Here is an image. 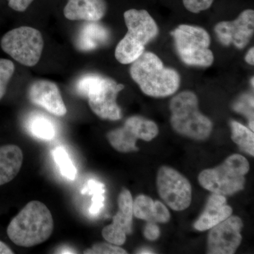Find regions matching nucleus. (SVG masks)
Listing matches in <instances>:
<instances>
[{"label":"nucleus","mask_w":254,"mask_h":254,"mask_svg":"<svg viewBox=\"0 0 254 254\" xmlns=\"http://www.w3.org/2000/svg\"><path fill=\"white\" fill-rule=\"evenodd\" d=\"M54 228L53 215L44 203L29 202L10 222L8 237L15 245L32 247L50 238Z\"/></svg>","instance_id":"f257e3e1"},{"label":"nucleus","mask_w":254,"mask_h":254,"mask_svg":"<svg viewBox=\"0 0 254 254\" xmlns=\"http://www.w3.org/2000/svg\"><path fill=\"white\" fill-rule=\"evenodd\" d=\"M130 74L143 93L155 98L174 94L180 87L179 73L165 67L161 60L153 53H143L131 63Z\"/></svg>","instance_id":"f03ea898"},{"label":"nucleus","mask_w":254,"mask_h":254,"mask_svg":"<svg viewBox=\"0 0 254 254\" xmlns=\"http://www.w3.org/2000/svg\"><path fill=\"white\" fill-rule=\"evenodd\" d=\"M124 17L128 31L117 46L115 55L119 63L128 64L144 53L145 45L157 36L158 28L145 10H128Z\"/></svg>","instance_id":"7ed1b4c3"},{"label":"nucleus","mask_w":254,"mask_h":254,"mask_svg":"<svg viewBox=\"0 0 254 254\" xmlns=\"http://www.w3.org/2000/svg\"><path fill=\"white\" fill-rule=\"evenodd\" d=\"M123 84L112 78L98 74H86L76 83V91L88 98L92 111L99 118L115 121L122 118V112L117 103Z\"/></svg>","instance_id":"20e7f679"},{"label":"nucleus","mask_w":254,"mask_h":254,"mask_svg":"<svg viewBox=\"0 0 254 254\" xmlns=\"http://www.w3.org/2000/svg\"><path fill=\"white\" fill-rule=\"evenodd\" d=\"M171 124L180 134L195 140L208 138L213 129V124L198 110L196 95L184 91L174 97L170 102Z\"/></svg>","instance_id":"39448f33"},{"label":"nucleus","mask_w":254,"mask_h":254,"mask_svg":"<svg viewBox=\"0 0 254 254\" xmlns=\"http://www.w3.org/2000/svg\"><path fill=\"white\" fill-rule=\"evenodd\" d=\"M249 170L250 163L247 159L234 154L218 167L202 171L198 181L203 188L213 193L232 195L243 190Z\"/></svg>","instance_id":"423d86ee"},{"label":"nucleus","mask_w":254,"mask_h":254,"mask_svg":"<svg viewBox=\"0 0 254 254\" xmlns=\"http://www.w3.org/2000/svg\"><path fill=\"white\" fill-rule=\"evenodd\" d=\"M179 56L190 66H210L214 56L209 49L210 37L203 28L182 24L171 33Z\"/></svg>","instance_id":"0eeeda50"},{"label":"nucleus","mask_w":254,"mask_h":254,"mask_svg":"<svg viewBox=\"0 0 254 254\" xmlns=\"http://www.w3.org/2000/svg\"><path fill=\"white\" fill-rule=\"evenodd\" d=\"M0 47L13 60L26 66H33L41 60L44 41L36 28L21 26L6 32Z\"/></svg>","instance_id":"6e6552de"},{"label":"nucleus","mask_w":254,"mask_h":254,"mask_svg":"<svg viewBox=\"0 0 254 254\" xmlns=\"http://www.w3.org/2000/svg\"><path fill=\"white\" fill-rule=\"evenodd\" d=\"M158 133V126L153 121L134 116L127 119L123 127L109 132L107 136L115 149L127 153L138 150L137 139L151 141Z\"/></svg>","instance_id":"1a4fd4ad"},{"label":"nucleus","mask_w":254,"mask_h":254,"mask_svg":"<svg viewBox=\"0 0 254 254\" xmlns=\"http://www.w3.org/2000/svg\"><path fill=\"white\" fill-rule=\"evenodd\" d=\"M159 194L173 210L181 211L190 206L191 187L181 174L169 167H162L157 176Z\"/></svg>","instance_id":"9d476101"},{"label":"nucleus","mask_w":254,"mask_h":254,"mask_svg":"<svg viewBox=\"0 0 254 254\" xmlns=\"http://www.w3.org/2000/svg\"><path fill=\"white\" fill-rule=\"evenodd\" d=\"M242 220L231 216L212 227L208 237V254L235 253L242 242Z\"/></svg>","instance_id":"9b49d317"},{"label":"nucleus","mask_w":254,"mask_h":254,"mask_svg":"<svg viewBox=\"0 0 254 254\" xmlns=\"http://www.w3.org/2000/svg\"><path fill=\"white\" fill-rule=\"evenodd\" d=\"M254 29V10L247 9L234 21L218 23L215 26V32L222 44H232L239 49H243L250 43Z\"/></svg>","instance_id":"f8f14e48"},{"label":"nucleus","mask_w":254,"mask_h":254,"mask_svg":"<svg viewBox=\"0 0 254 254\" xmlns=\"http://www.w3.org/2000/svg\"><path fill=\"white\" fill-rule=\"evenodd\" d=\"M33 104L41 107L55 116H64L67 113L59 88L53 82L38 80L32 83L28 92Z\"/></svg>","instance_id":"ddd939ff"},{"label":"nucleus","mask_w":254,"mask_h":254,"mask_svg":"<svg viewBox=\"0 0 254 254\" xmlns=\"http://www.w3.org/2000/svg\"><path fill=\"white\" fill-rule=\"evenodd\" d=\"M106 11L105 0H68L64 15L70 21H99Z\"/></svg>","instance_id":"4468645a"},{"label":"nucleus","mask_w":254,"mask_h":254,"mask_svg":"<svg viewBox=\"0 0 254 254\" xmlns=\"http://www.w3.org/2000/svg\"><path fill=\"white\" fill-rule=\"evenodd\" d=\"M232 213V209L227 204L226 198L222 195H210L204 211L194 223L195 229L199 231L210 230Z\"/></svg>","instance_id":"2eb2a0df"},{"label":"nucleus","mask_w":254,"mask_h":254,"mask_svg":"<svg viewBox=\"0 0 254 254\" xmlns=\"http://www.w3.org/2000/svg\"><path fill=\"white\" fill-rule=\"evenodd\" d=\"M23 160L22 150L17 145L0 146V186L9 183L17 176Z\"/></svg>","instance_id":"dca6fc26"},{"label":"nucleus","mask_w":254,"mask_h":254,"mask_svg":"<svg viewBox=\"0 0 254 254\" xmlns=\"http://www.w3.org/2000/svg\"><path fill=\"white\" fill-rule=\"evenodd\" d=\"M110 37V31L101 23L86 21L78 33L76 46L83 51H90L108 43Z\"/></svg>","instance_id":"f3484780"},{"label":"nucleus","mask_w":254,"mask_h":254,"mask_svg":"<svg viewBox=\"0 0 254 254\" xmlns=\"http://www.w3.org/2000/svg\"><path fill=\"white\" fill-rule=\"evenodd\" d=\"M26 128L32 136L45 141L53 139L56 134L54 123L44 114H31L26 122Z\"/></svg>","instance_id":"a211bd4d"},{"label":"nucleus","mask_w":254,"mask_h":254,"mask_svg":"<svg viewBox=\"0 0 254 254\" xmlns=\"http://www.w3.org/2000/svg\"><path fill=\"white\" fill-rule=\"evenodd\" d=\"M105 186L104 184L95 180H90L81 190L82 194L92 195L89 213L98 216L105 206Z\"/></svg>","instance_id":"6ab92c4d"},{"label":"nucleus","mask_w":254,"mask_h":254,"mask_svg":"<svg viewBox=\"0 0 254 254\" xmlns=\"http://www.w3.org/2000/svg\"><path fill=\"white\" fill-rule=\"evenodd\" d=\"M232 141L241 149L251 155H254V135L253 131L236 121L231 123Z\"/></svg>","instance_id":"aec40b11"},{"label":"nucleus","mask_w":254,"mask_h":254,"mask_svg":"<svg viewBox=\"0 0 254 254\" xmlns=\"http://www.w3.org/2000/svg\"><path fill=\"white\" fill-rule=\"evenodd\" d=\"M53 155L55 162L59 167L60 173L67 180H75L77 175V170L66 150L63 147H57L53 150Z\"/></svg>","instance_id":"412c9836"},{"label":"nucleus","mask_w":254,"mask_h":254,"mask_svg":"<svg viewBox=\"0 0 254 254\" xmlns=\"http://www.w3.org/2000/svg\"><path fill=\"white\" fill-rule=\"evenodd\" d=\"M154 201L145 195H140L133 203V214L137 218L153 221Z\"/></svg>","instance_id":"4be33fe9"},{"label":"nucleus","mask_w":254,"mask_h":254,"mask_svg":"<svg viewBox=\"0 0 254 254\" xmlns=\"http://www.w3.org/2000/svg\"><path fill=\"white\" fill-rule=\"evenodd\" d=\"M15 65L11 60L0 58V100L4 98L11 78L14 76Z\"/></svg>","instance_id":"5701e85b"},{"label":"nucleus","mask_w":254,"mask_h":254,"mask_svg":"<svg viewBox=\"0 0 254 254\" xmlns=\"http://www.w3.org/2000/svg\"><path fill=\"white\" fill-rule=\"evenodd\" d=\"M235 111L245 115L250 120L251 129L254 131V98L252 95H246L234 106Z\"/></svg>","instance_id":"b1692460"},{"label":"nucleus","mask_w":254,"mask_h":254,"mask_svg":"<svg viewBox=\"0 0 254 254\" xmlns=\"http://www.w3.org/2000/svg\"><path fill=\"white\" fill-rule=\"evenodd\" d=\"M102 234L103 238L113 245L122 246L126 242L127 235L125 232L114 226L113 224L105 227Z\"/></svg>","instance_id":"393cba45"},{"label":"nucleus","mask_w":254,"mask_h":254,"mask_svg":"<svg viewBox=\"0 0 254 254\" xmlns=\"http://www.w3.org/2000/svg\"><path fill=\"white\" fill-rule=\"evenodd\" d=\"M84 254H125L126 251L118 246L113 244L98 243L94 245L91 249L83 252Z\"/></svg>","instance_id":"a878e982"},{"label":"nucleus","mask_w":254,"mask_h":254,"mask_svg":"<svg viewBox=\"0 0 254 254\" xmlns=\"http://www.w3.org/2000/svg\"><path fill=\"white\" fill-rule=\"evenodd\" d=\"M133 203L129 190H124L119 195V210L130 216H133Z\"/></svg>","instance_id":"bb28decb"},{"label":"nucleus","mask_w":254,"mask_h":254,"mask_svg":"<svg viewBox=\"0 0 254 254\" xmlns=\"http://www.w3.org/2000/svg\"><path fill=\"white\" fill-rule=\"evenodd\" d=\"M213 0H183V4L187 10L192 13H199L209 9Z\"/></svg>","instance_id":"cd10ccee"},{"label":"nucleus","mask_w":254,"mask_h":254,"mask_svg":"<svg viewBox=\"0 0 254 254\" xmlns=\"http://www.w3.org/2000/svg\"><path fill=\"white\" fill-rule=\"evenodd\" d=\"M170 219V214L168 208L161 202H154V212H153V220L154 221L165 223Z\"/></svg>","instance_id":"c85d7f7f"},{"label":"nucleus","mask_w":254,"mask_h":254,"mask_svg":"<svg viewBox=\"0 0 254 254\" xmlns=\"http://www.w3.org/2000/svg\"><path fill=\"white\" fill-rule=\"evenodd\" d=\"M160 229L153 221L148 222L144 230V236L149 240H155L160 236Z\"/></svg>","instance_id":"c756f323"},{"label":"nucleus","mask_w":254,"mask_h":254,"mask_svg":"<svg viewBox=\"0 0 254 254\" xmlns=\"http://www.w3.org/2000/svg\"><path fill=\"white\" fill-rule=\"evenodd\" d=\"M8 5L11 9L23 12L28 9L34 0H7Z\"/></svg>","instance_id":"7c9ffc66"},{"label":"nucleus","mask_w":254,"mask_h":254,"mask_svg":"<svg viewBox=\"0 0 254 254\" xmlns=\"http://www.w3.org/2000/svg\"><path fill=\"white\" fill-rule=\"evenodd\" d=\"M13 251L9 248V246L6 245L4 242L0 241V254H12Z\"/></svg>","instance_id":"2f4dec72"},{"label":"nucleus","mask_w":254,"mask_h":254,"mask_svg":"<svg viewBox=\"0 0 254 254\" xmlns=\"http://www.w3.org/2000/svg\"><path fill=\"white\" fill-rule=\"evenodd\" d=\"M245 60L247 63L250 64L254 65V48H252L249 50L247 55L245 57Z\"/></svg>","instance_id":"473e14b6"},{"label":"nucleus","mask_w":254,"mask_h":254,"mask_svg":"<svg viewBox=\"0 0 254 254\" xmlns=\"http://www.w3.org/2000/svg\"><path fill=\"white\" fill-rule=\"evenodd\" d=\"M139 254H153V252H151V251L149 250H145V249H143L141 251H139L138 252Z\"/></svg>","instance_id":"72a5a7b5"}]
</instances>
